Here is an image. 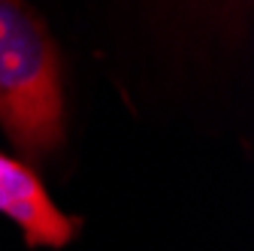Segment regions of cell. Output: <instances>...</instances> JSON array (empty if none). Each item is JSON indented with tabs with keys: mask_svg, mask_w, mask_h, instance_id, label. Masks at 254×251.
Here are the masks:
<instances>
[{
	"mask_svg": "<svg viewBox=\"0 0 254 251\" xmlns=\"http://www.w3.org/2000/svg\"><path fill=\"white\" fill-rule=\"evenodd\" d=\"M0 124L27 154H46L64 136L58 49L24 0H0Z\"/></svg>",
	"mask_w": 254,
	"mask_h": 251,
	"instance_id": "6da1fadb",
	"label": "cell"
},
{
	"mask_svg": "<svg viewBox=\"0 0 254 251\" xmlns=\"http://www.w3.org/2000/svg\"><path fill=\"white\" fill-rule=\"evenodd\" d=\"M0 212L15 221L27 239V245H67L73 236V224L52 197L43 182L24 164L0 154Z\"/></svg>",
	"mask_w": 254,
	"mask_h": 251,
	"instance_id": "7a4b0ae2",
	"label": "cell"
}]
</instances>
